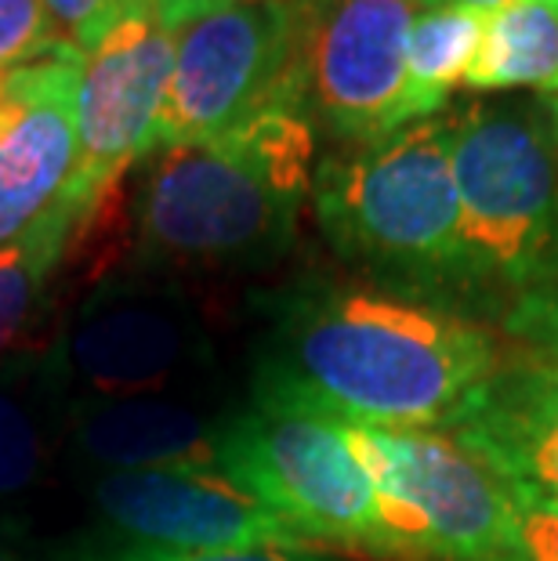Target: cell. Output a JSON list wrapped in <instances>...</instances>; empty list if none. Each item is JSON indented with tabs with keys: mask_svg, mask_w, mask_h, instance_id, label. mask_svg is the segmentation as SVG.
<instances>
[{
	"mask_svg": "<svg viewBox=\"0 0 558 561\" xmlns=\"http://www.w3.org/2000/svg\"><path fill=\"white\" fill-rule=\"evenodd\" d=\"M490 11L475 8H421L407 37V88L402 116L407 124L432 121L465 83L479 51Z\"/></svg>",
	"mask_w": 558,
	"mask_h": 561,
	"instance_id": "17",
	"label": "cell"
},
{
	"mask_svg": "<svg viewBox=\"0 0 558 561\" xmlns=\"http://www.w3.org/2000/svg\"><path fill=\"white\" fill-rule=\"evenodd\" d=\"M421 0H301L298 99L316 130L366 146L407 127V37Z\"/></svg>",
	"mask_w": 558,
	"mask_h": 561,
	"instance_id": "8",
	"label": "cell"
},
{
	"mask_svg": "<svg viewBox=\"0 0 558 561\" xmlns=\"http://www.w3.org/2000/svg\"><path fill=\"white\" fill-rule=\"evenodd\" d=\"M465 88L558 94V0H508L490 11Z\"/></svg>",
	"mask_w": 558,
	"mask_h": 561,
	"instance_id": "15",
	"label": "cell"
},
{
	"mask_svg": "<svg viewBox=\"0 0 558 561\" xmlns=\"http://www.w3.org/2000/svg\"><path fill=\"white\" fill-rule=\"evenodd\" d=\"M110 561H334L312 547H243V551H163V547H135Z\"/></svg>",
	"mask_w": 558,
	"mask_h": 561,
	"instance_id": "23",
	"label": "cell"
},
{
	"mask_svg": "<svg viewBox=\"0 0 558 561\" xmlns=\"http://www.w3.org/2000/svg\"><path fill=\"white\" fill-rule=\"evenodd\" d=\"M174 66V33L157 11L91 47L77 83V171L66 196L102 207L130 163L157 152Z\"/></svg>",
	"mask_w": 558,
	"mask_h": 561,
	"instance_id": "10",
	"label": "cell"
},
{
	"mask_svg": "<svg viewBox=\"0 0 558 561\" xmlns=\"http://www.w3.org/2000/svg\"><path fill=\"white\" fill-rule=\"evenodd\" d=\"M399 561H515L508 489L449 432L341 424Z\"/></svg>",
	"mask_w": 558,
	"mask_h": 561,
	"instance_id": "6",
	"label": "cell"
},
{
	"mask_svg": "<svg viewBox=\"0 0 558 561\" xmlns=\"http://www.w3.org/2000/svg\"><path fill=\"white\" fill-rule=\"evenodd\" d=\"M508 0H421V8H475V11H497Z\"/></svg>",
	"mask_w": 558,
	"mask_h": 561,
	"instance_id": "25",
	"label": "cell"
},
{
	"mask_svg": "<svg viewBox=\"0 0 558 561\" xmlns=\"http://www.w3.org/2000/svg\"><path fill=\"white\" fill-rule=\"evenodd\" d=\"M58 377L91 399L174 391L210 363V341L174 283L149 276L99 286L58 348Z\"/></svg>",
	"mask_w": 558,
	"mask_h": 561,
	"instance_id": "9",
	"label": "cell"
},
{
	"mask_svg": "<svg viewBox=\"0 0 558 561\" xmlns=\"http://www.w3.org/2000/svg\"><path fill=\"white\" fill-rule=\"evenodd\" d=\"M0 561H22L19 554H11V551H4V547H0Z\"/></svg>",
	"mask_w": 558,
	"mask_h": 561,
	"instance_id": "27",
	"label": "cell"
},
{
	"mask_svg": "<svg viewBox=\"0 0 558 561\" xmlns=\"http://www.w3.org/2000/svg\"><path fill=\"white\" fill-rule=\"evenodd\" d=\"M316 163V127L298 102L218 138L163 146L135 199L138 261L160 272L272 265L294 243Z\"/></svg>",
	"mask_w": 558,
	"mask_h": 561,
	"instance_id": "2",
	"label": "cell"
},
{
	"mask_svg": "<svg viewBox=\"0 0 558 561\" xmlns=\"http://www.w3.org/2000/svg\"><path fill=\"white\" fill-rule=\"evenodd\" d=\"M254 402L338 424L454 432L501 369L482 319L366 279L261 297Z\"/></svg>",
	"mask_w": 558,
	"mask_h": 561,
	"instance_id": "1",
	"label": "cell"
},
{
	"mask_svg": "<svg viewBox=\"0 0 558 561\" xmlns=\"http://www.w3.org/2000/svg\"><path fill=\"white\" fill-rule=\"evenodd\" d=\"M501 333L519 344L529 363L558 377V279L537 294L522 297L512 312H504Z\"/></svg>",
	"mask_w": 558,
	"mask_h": 561,
	"instance_id": "20",
	"label": "cell"
},
{
	"mask_svg": "<svg viewBox=\"0 0 558 561\" xmlns=\"http://www.w3.org/2000/svg\"><path fill=\"white\" fill-rule=\"evenodd\" d=\"M99 207L62 196L37 225H30L19 240L0 247V355H8L26 337L30 322L47 301V290L73 250L80 229Z\"/></svg>",
	"mask_w": 558,
	"mask_h": 561,
	"instance_id": "16",
	"label": "cell"
},
{
	"mask_svg": "<svg viewBox=\"0 0 558 561\" xmlns=\"http://www.w3.org/2000/svg\"><path fill=\"white\" fill-rule=\"evenodd\" d=\"M99 515L138 547L163 551H243V547H312L218 468L105 471L91 489Z\"/></svg>",
	"mask_w": 558,
	"mask_h": 561,
	"instance_id": "11",
	"label": "cell"
},
{
	"mask_svg": "<svg viewBox=\"0 0 558 561\" xmlns=\"http://www.w3.org/2000/svg\"><path fill=\"white\" fill-rule=\"evenodd\" d=\"M84 51L58 41L0 73V247L66 196L77 171V83Z\"/></svg>",
	"mask_w": 558,
	"mask_h": 561,
	"instance_id": "12",
	"label": "cell"
},
{
	"mask_svg": "<svg viewBox=\"0 0 558 561\" xmlns=\"http://www.w3.org/2000/svg\"><path fill=\"white\" fill-rule=\"evenodd\" d=\"M47 435L30 391L0 385V500H11L41 479Z\"/></svg>",
	"mask_w": 558,
	"mask_h": 561,
	"instance_id": "18",
	"label": "cell"
},
{
	"mask_svg": "<svg viewBox=\"0 0 558 561\" xmlns=\"http://www.w3.org/2000/svg\"><path fill=\"white\" fill-rule=\"evenodd\" d=\"M215 468L308 543L399 558L371 474L338 421L251 402L225 416Z\"/></svg>",
	"mask_w": 558,
	"mask_h": 561,
	"instance_id": "5",
	"label": "cell"
},
{
	"mask_svg": "<svg viewBox=\"0 0 558 561\" xmlns=\"http://www.w3.org/2000/svg\"><path fill=\"white\" fill-rule=\"evenodd\" d=\"M58 44L44 0H0V73Z\"/></svg>",
	"mask_w": 558,
	"mask_h": 561,
	"instance_id": "22",
	"label": "cell"
},
{
	"mask_svg": "<svg viewBox=\"0 0 558 561\" xmlns=\"http://www.w3.org/2000/svg\"><path fill=\"white\" fill-rule=\"evenodd\" d=\"M232 4H243V0H157V19L178 37L189 22L210 15V11L232 8Z\"/></svg>",
	"mask_w": 558,
	"mask_h": 561,
	"instance_id": "24",
	"label": "cell"
},
{
	"mask_svg": "<svg viewBox=\"0 0 558 561\" xmlns=\"http://www.w3.org/2000/svg\"><path fill=\"white\" fill-rule=\"evenodd\" d=\"M449 435L493 474L558 504V377L544 366L504 359Z\"/></svg>",
	"mask_w": 558,
	"mask_h": 561,
	"instance_id": "13",
	"label": "cell"
},
{
	"mask_svg": "<svg viewBox=\"0 0 558 561\" xmlns=\"http://www.w3.org/2000/svg\"><path fill=\"white\" fill-rule=\"evenodd\" d=\"M454 116L460 305L501 322L558 279V130L540 94L475 99Z\"/></svg>",
	"mask_w": 558,
	"mask_h": 561,
	"instance_id": "4",
	"label": "cell"
},
{
	"mask_svg": "<svg viewBox=\"0 0 558 561\" xmlns=\"http://www.w3.org/2000/svg\"><path fill=\"white\" fill-rule=\"evenodd\" d=\"M540 99H544V105H548L551 124H555V130H558V94H540Z\"/></svg>",
	"mask_w": 558,
	"mask_h": 561,
	"instance_id": "26",
	"label": "cell"
},
{
	"mask_svg": "<svg viewBox=\"0 0 558 561\" xmlns=\"http://www.w3.org/2000/svg\"><path fill=\"white\" fill-rule=\"evenodd\" d=\"M225 416L174 391L80 402L73 413V446L94 468L141 471L207 463L215 468Z\"/></svg>",
	"mask_w": 558,
	"mask_h": 561,
	"instance_id": "14",
	"label": "cell"
},
{
	"mask_svg": "<svg viewBox=\"0 0 558 561\" xmlns=\"http://www.w3.org/2000/svg\"><path fill=\"white\" fill-rule=\"evenodd\" d=\"M58 41L73 44L77 51L99 47L116 26L157 11V0H44Z\"/></svg>",
	"mask_w": 558,
	"mask_h": 561,
	"instance_id": "19",
	"label": "cell"
},
{
	"mask_svg": "<svg viewBox=\"0 0 558 561\" xmlns=\"http://www.w3.org/2000/svg\"><path fill=\"white\" fill-rule=\"evenodd\" d=\"M312 210L327 247L366 283L465 312L449 113L323 157Z\"/></svg>",
	"mask_w": 558,
	"mask_h": 561,
	"instance_id": "3",
	"label": "cell"
},
{
	"mask_svg": "<svg viewBox=\"0 0 558 561\" xmlns=\"http://www.w3.org/2000/svg\"><path fill=\"white\" fill-rule=\"evenodd\" d=\"M298 26L301 0H243L189 22L174 37L157 149L218 138L280 102L301 105Z\"/></svg>",
	"mask_w": 558,
	"mask_h": 561,
	"instance_id": "7",
	"label": "cell"
},
{
	"mask_svg": "<svg viewBox=\"0 0 558 561\" xmlns=\"http://www.w3.org/2000/svg\"><path fill=\"white\" fill-rule=\"evenodd\" d=\"M501 482L508 489V500H512L515 561H558V504L522 482Z\"/></svg>",
	"mask_w": 558,
	"mask_h": 561,
	"instance_id": "21",
	"label": "cell"
}]
</instances>
